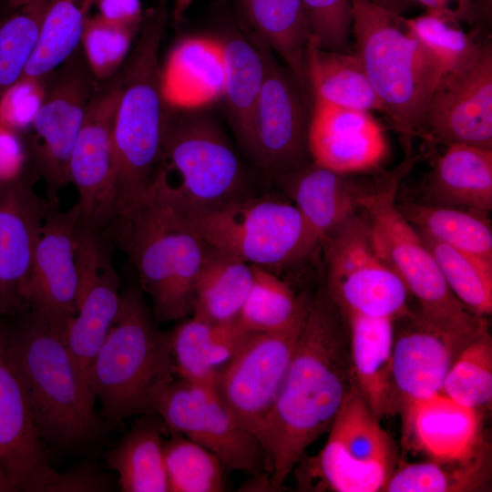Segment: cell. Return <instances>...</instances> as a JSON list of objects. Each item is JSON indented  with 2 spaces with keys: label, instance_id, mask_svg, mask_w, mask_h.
Returning a JSON list of instances; mask_svg holds the SVG:
<instances>
[{
  "label": "cell",
  "instance_id": "cell-1",
  "mask_svg": "<svg viewBox=\"0 0 492 492\" xmlns=\"http://www.w3.org/2000/svg\"><path fill=\"white\" fill-rule=\"evenodd\" d=\"M354 381L347 320L321 286L279 395L261 428L269 491H281L306 449L327 433Z\"/></svg>",
  "mask_w": 492,
  "mask_h": 492
},
{
  "label": "cell",
  "instance_id": "cell-2",
  "mask_svg": "<svg viewBox=\"0 0 492 492\" xmlns=\"http://www.w3.org/2000/svg\"><path fill=\"white\" fill-rule=\"evenodd\" d=\"M168 6V0H158L144 16L132 49L117 73L119 97L112 130L117 212L146 193L162 161L168 105L159 51Z\"/></svg>",
  "mask_w": 492,
  "mask_h": 492
},
{
  "label": "cell",
  "instance_id": "cell-3",
  "mask_svg": "<svg viewBox=\"0 0 492 492\" xmlns=\"http://www.w3.org/2000/svg\"><path fill=\"white\" fill-rule=\"evenodd\" d=\"M8 354L42 440L75 446L96 432L95 396L65 342L39 312L5 317Z\"/></svg>",
  "mask_w": 492,
  "mask_h": 492
},
{
  "label": "cell",
  "instance_id": "cell-4",
  "mask_svg": "<svg viewBox=\"0 0 492 492\" xmlns=\"http://www.w3.org/2000/svg\"><path fill=\"white\" fill-rule=\"evenodd\" d=\"M102 232L132 262L152 300L155 322L192 313L196 279L210 246L176 210L143 196L118 211Z\"/></svg>",
  "mask_w": 492,
  "mask_h": 492
},
{
  "label": "cell",
  "instance_id": "cell-5",
  "mask_svg": "<svg viewBox=\"0 0 492 492\" xmlns=\"http://www.w3.org/2000/svg\"><path fill=\"white\" fill-rule=\"evenodd\" d=\"M175 379L169 333L157 329L138 290H125L89 374L103 417L118 423L135 415H158L160 398Z\"/></svg>",
  "mask_w": 492,
  "mask_h": 492
},
{
  "label": "cell",
  "instance_id": "cell-6",
  "mask_svg": "<svg viewBox=\"0 0 492 492\" xmlns=\"http://www.w3.org/2000/svg\"><path fill=\"white\" fill-rule=\"evenodd\" d=\"M354 50L393 128L405 142L424 135L433 90L443 73L409 33L405 18L367 0H351Z\"/></svg>",
  "mask_w": 492,
  "mask_h": 492
},
{
  "label": "cell",
  "instance_id": "cell-7",
  "mask_svg": "<svg viewBox=\"0 0 492 492\" xmlns=\"http://www.w3.org/2000/svg\"><path fill=\"white\" fill-rule=\"evenodd\" d=\"M145 195L180 214H195L247 195L245 174L215 122L175 114L168 106L162 161Z\"/></svg>",
  "mask_w": 492,
  "mask_h": 492
},
{
  "label": "cell",
  "instance_id": "cell-8",
  "mask_svg": "<svg viewBox=\"0 0 492 492\" xmlns=\"http://www.w3.org/2000/svg\"><path fill=\"white\" fill-rule=\"evenodd\" d=\"M404 160L383 173L379 188L366 207L374 244L420 305L419 313L448 330L474 333L486 317L470 312L451 292L432 252L395 202L402 179L417 161L411 147Z\"/></svg>",
  "mask_w": 492,
  "mask_h": 492
},
{
  "label": "cell",
  "instance_id": "cell-9",
  "mask_svg": "<svg viewBox=\"0 0 492 492\" xmlns=\"http://www.w3.org/2000/svg\"><path fill=\"white\" fill-rule=\"evenodd\" d=\"M179 214L210 247L272 272L299 264L321 245L295 205L276 196L247 194L203 212Z\"/></svg>",
  "mask_w": 492,
  "mask_h": 492
},
{
  "label": "cell",
  "instance_id": "cell-10",
  "mask_svg": "<svg viewBox=\"0 0 492 492\" xmlns=\"http://www.w3.org/2000/svg\"><path fill=\"white\" fill-rule=\"evenodd\" d=\"M328 432L319 453L304 454L294 466L298 490L382 491L395 469L396 446L370 409L355 380Z\"/></svg>",
  "mask_w": 492,
  "mask_h": 492
},
{
  "label": "cell",
  "instance_id": "cell-11",
  "mask_svg": "<svg viewBox=\"0 0 492 492\" xmlns=\"http://www.w3.org/2000/svg\"><path fill=\"white\" fill-rule=\"evenodd\" d=\"M43 82L23 146L31 170L46 185L48 203L58 205L60 191L70 184V155L98 83L80 46Z\"/></svg>",
  "mask_w": 492,
  "mask_h": 492
},
{
  "label": "cell",
  "instance_id": "cell-12",
  "mask_svg": "<svg viewBox=\"0 0 492 492\" xmlns=\"http://www.w3.org/2000/svg\"><path fill=\"white\" fill-rule=\"evenodd\" d=\"M324 288L343 314L395 321L411 313L408 292L377 251L364 212L343 222L321 243Z\"/></svg>",
  "mask_w": 492,
  "mask_h": 492
},
{
  "label": "cell",
  "instance_id": "cell-13",
  "mask_svg": "<svg viewBox=\"0 0 492 492\" xmlns=\"http://www.w3.org/2000/svg\"><path fill=\"white\" fill-rule=\"evenodd\" d=\"M250 38L261 54L263 80L248 155L276 181L312 162L308 149L312 100L273 52L260 40Z\"/></svg>",
  "mask_w": 492,
  "mask_h": 492
},
{
  "label": "cell",
  "instance_id": "cell-14",
  "mask_svg": "<svg viewBox=\"0 0 492 492\" xmlns=\"http://www.w3.org/2000/svg\"><path fill=\"white\" fill-rule=\"evenodd\" d=\"M0 466L15 492L91 491V470L60 473L51 465L33 423L8 354V329L0 317Z\"/></svg>",
  "mask_w": 492,
  "mask_h": 492
},
{
  "label": "cell",
  "instance_id": "cell-15",
  "mask_svg": "<svg viewBox=\"0 0 492 492\" xmlns=\"http://www.w3.org/2000/svg\"><path fill=\"white\" fill-rule=\"evenodd\" d=\"M158 416L171 433L216 455L226 468L253 476L266 473L260 440L239 422L213 384L176 377L160 398Z\"/></svg>",
  "mask_w": 492,
  "mask_h": 492
},
{
  "label": "cell",
  "instance_id": "cell-16",
  "mask_svg": "<svg viewBox=\"0 0 492 492\" xmlns=\"http://www.w3.org/2000/svg\"><path fill=\"white\" fill-rule=\"evenodd\" d=\"M305 315L282 331L250 333L216 376L214 386L222 401L259 440L283 384Z\"/></svg>",
  "mask_w": 492,
  "mask_h": 492
},
{
  "label": "cell",
  "instance_id": "cell-17",
  "mask_svg": "<svg viewBox=\"0 0 492 492\" xmlns=\"http://www.w3.org/2000/svg\"><path fill=\"white\" fill-rule=\"evenodd\" d=\"M114 248L101 231L79 223L76 238L77 313L64 342L88 384L92 364L121 302L120 279L113 261Z\"/></svg>",
  "mask_w": 492,
  "mask_h": 492
},
{
  "label": "cell",
  "instance_id": "cell-18",
  "mask_svg": "<svg viewBox=\"0 0 492 492\" xmlns=\"http://www.w3.org/2000/svg\"><path fill=\"white\" fill-rule=\"evenodd\" d=\"M423 138L492 149V46L482 40L465 64L441 74L427 105Z\"/></svg>",
  "mask_w": 492,
  "mask_h": 492
},
{
  "label": "cell",
  "instance_id": "cell-19",
  "mask_svg": "<svg viewBox=\"0 0 492 492\" xmlns=\"http://www.w3.org/2000/svg\"><path fill=\"white\" fill-rule=\"evenodd\" d=\"M118 97L117 74L98 83L69 159L80 221L99 231L117 212L112 130Z\"/></svg>",
  "mask_w": 492,
  "mask_h": 492
},
{
  "label": "cell",
  "instance_id": "cell-20",
  "mask_svg": "<svg viewBox=\"0 0 492 492\" xmlns=\"http://www.w3.org/2000/svg\"><path fill=\"white\" fill-rule=\"evenodd\" d=\"M80 210L50 205L36 246L28 285L29 307L47 320L63 341L77 313L78 272L76 254Z\"/></svg>",
  "mask_w": 492,
  "mask_h": 492
},
{
  "label": "cell",
  "instance_id": "cell-21",
  "mask_svg": "<svg viewBox=\"0 0 492 492\" xmlns=\"http://www.w3.org/2000/svg\"><path fill=\"white\" fill-rule=\"evenodd\" d=\"M33 171L0 178V317L29 309L27 285L49 203L38 195Z\"/></svg>",
  "mask_w": 492,
  "mask_h": 492
},
{
  "label": "cell",
  "instance_id": "cell-22",
  "mask_svg": "<svg viewBox=\"0 0 492 492\" xmlns=\"http://www.w3.org/2000/svg\"><path fill=\"white\" fill-rule=\"evenodd\" d=\"M399 320L403 323L394 332L392 382L402 415L441 392L456 358L487 321L475 333H462L434 324L412 311Z\"/></svg>",
  "mask_w": 492,
  "mask_h": 492
},
{
  "label": "cell",
  "instance_id": "cell-23",
  "mask_svg": "<svg viewBox=\"0 0 492 492\" xmlns=\"http://www.w3.org/2000/svg\"><path fill=\"white\" fill-rule=\"evenodd\" d=\"M370 112L313 100L308 127L312 161L346 174L379 170L388 143L383 127Z\"/></svg>",
  "mask_w": 492,
  "mask_h": 492
},
{
  "label": "cell",
  "instance_id": "cell-24",
  "mask_svg": "<svg viewBox=\"0 0 492 492\" xmlns=\"http://www.w3.org/2000/svg\"><path fill=\"white\" fill-rule=\"evenodd\" d=\"M359 175L337 172L312 161L276 181L322 243L347 220L364 212L376 193L383 173L374 179Z\"/></svg>",
  "mask_w": 492,
  "mask_h": 492
},
{
  "label": "cell",
  "instance_id": "cell-25",
  "mask_svg": "<svg viewBox=\"0 0 492 492\" xmlns=\"http://www.w3.org/2000/svg\"><path fill=\"white\" fill-rule=\"evenodd\" d=\"M401 416L404 446L431 460L466 459L488 444L482 429V411L441 392L415 404Z\"/></svg>",
  "mask_w": 492,
  "mask_h": 492
},
{
  "label": "cell",
  "instance_id": "cell-26",
  "mask_svg": "<svg viewBox=\"0 0 492 492\" xmlns=\"http://www.w3.org/2000/svg\"><path fill=\"white\" fill-rule=\"evenodd\" d=\"M343 315L349 327L354 378L361 394L379 420L398 414L392 382L395 321L357 313Z\"/></svg>",
  "mask_w": 492,
  "mask_h": 492
},
{
  "label": "cell",
  "instance_id": "cell-27",
  "mask_svg": "<svg viewBox=\"0 0 492 492\" xmlns=\"http://www.w3.org/2000/svg\"><path fill=\"white\" fill-rule=\"evenodd\" d=\"M423 202L488 214L492 210V149L452 144L423 189Z\"/></svg>",
  "mask_w": 492,
  "mask_h": 492
},
{
  "label": "cell",
  "instance_id": "cell-28",
  "mask_svg": "<svg viewBox=\"0 0 492 492\" xmlns=\"http://www.w3.org/2000/svg\"><path fill=\"white\" fill-rule=\"evenodd\" d=\"M225 82L221 42L193 36L181 41L162 71V92L170 108L190 110L223 95Z\"/></svg>",
  "mask_w": 492,
  "mask_h": 492
},
{
  "label": "cell",
  "instance_id": "cell-29",
  "mask_svg": "<svg viewBox=\"0 0 492 492\" xmlns=\"http://www.w3.org/2000/svg\"><path fill=\"white\" fill-rule=\"evenodd\" d=\"M249 333L237 320L214 323L192 316L169 333L176 377L214 384Z\"/></svg>",
  "mask_w": 492,
  "mask_h": 492
},
{
  "label": "cell",
  "instance_id": "cell-30",
  "mask_svg": "<svg viewBox=\"0 0 492 492\" xmlns=\"http://www.w3.org/2000/svg\"><path fill=\"white\" fill-rule=\"evenodd\" d=\"M236 2L250 30V36L276 52L310 97L305 78L304 54L312 32L302 0Z\"/></svg>",
  "mask_w": 492,
  "mask_h": 492
},
{
  "label": "cell",
  "instance_id": "cell-31",
  "mask_svg": "<svg viewBox=\"0 0 492 492\" xmlns=\"http://www.w3.org/2000/svg\"><path fill=\"white\" fill-rule=\"evenodd\" d=\"M304 71L312 101L383 113L382 102L355 52L327 50L312 37L304 54Z\"/></svg>",
  "mask_w": 492,
  "mask_h": 492
},
{
  "label": "cell",
  "instance_id": "cell-32",
  "mask_svg": "<svg viewBox=\"0 0 492 492\" xmlns=\"http://www.w3.org/2000/svg\"><path fill=\"white\" fill-rule=\"evenodd\" d=\"M220 42L225 67L222 97L234 135L248 154L263 80L262 57L259 47L251 38L231 36Z\"/></svg>",
  "mask_w": 492,
  "mask_h": 492
},
{
  "label": "cell",
  "instance_id": "cell-33",
  "mask_svg": "<svg viewBox=\"0 0 492 492\" xmlns=\"http://www.w3.org/2000/svg\"><path fill=\"white\" fill-rule=\"evenodd\" d=\"M253 277L252 265L210 246L194 286L193 316L214 323L236 321Z\"/></svg>",
  "mask_w": 492,
  "mask_h": 492
},
{
  "label": "cell",
  "instance_id": "cell-34",
  "mask_svg": "<svg viewBox=\"0 0 492 492\" xmlns=\"http://www.w3.org/2000/svg\"><path fill=\"white\" fill-rule=\"evenodd\" d=\"M158 415H144L105 460L118 477L123 492H169L162 426Z\"/></svg>",
  "mask_w": 492,
  "mask_h": 492
},
{
  "label": "cell",
  "instance_id": "cell-35",
  "mask_svg": "<svg viewBox=\"0 0 492 492\" xmlns=\"http://www.w3.org/2000/svg\"><path fill=\"white\" fill-rule=\"evenodd\" d=\"M491 446H485L461 460L407 463L395 468L384 492H474L488 490L491 483Z\"/></svg>",
  "mask_w": 492,
  "mask_h": 492
},
{
  "label": "cell",
  "instance_id": "cell-36",
  "mask_svg": "<svg viewBox=\"0 0 492 492\" xmlns=\"http://www.w3.org/2000/svg\"><path fill=\"white\" fill-rule=\"evenodd\" d=\"M397 207L420 234L492 262L488 214L425 202H405Z\"/></svg>",
  "mask_w": 492,
  "mask_h": 492
},
{
  "label": "cell",
  "instance_id": "cell-37",
  "mask_svg": "<svg viewBox=\"0 0 492 492\" xmlns=\"http://www.w3.org/2000/svg\"><path fill=\"white\" fill-rule=\"evenodd\" d=\"M95 0H50L36 48L19 82H42L80 46Z\"/></svg>",
  "mask_w": 492,
  "mask_h": 492
},
{
  "label": "cell",
  "instance_id": "cell-38",
  "mask_svg": "<svg viewBox=\"0 0 492 492\" xmlns=\"http://www.w3.org/2000/svg\"><path fill=\"white\" fill-rule=\"evenodd\" d=\"M254 277L237 321L248 333L282 331L302 318L310 298L297 295L275 272L253 266Z\"/></svg>",
  "mask_w": 492,
  "mask_h": 492
},
{
  "label": "cell",
  "instance_id": "cell-39",
  "mask_svg": "<svg viewBox=\"0 0 492 492\" xmlns=\"http://www.w3.org/2000/svg\"><path fill=\"white\" fill-rule=\"evenodd\" d=\"M50 0H6L0 15V102L20 80Z\"/></svg>",
  "mask_w": 492,
  "mask_h": 492
},
{
  "label": "cell",
  "instance_id": "cell-40",
  "mask_svg": "<svg viewBox=\"0 0 492 492\" xmlns=\"http://www.w3.org/2000/svg\"><path fill=\"white\" fill-rule=\"evenodd\" d=\"M420 235L454 295L476 315H490L492 262Z\"/></svg>",
  "mask_w": 492,
  "mask_h": 492
},
{
  "label": "cell",
  "instance_id": "cell-41",
  "mask_svg": "<svg viewBox=\"0 0 492 492\" xmlns=\"http://www.w3.org/2000/svg\"><path fill=\"white\" fill-rule=\"evenodd\" d=\"M441 393L482 411L492 400V338L486 323L456 358Z\"/></svg>",
  "mask_w": 492,
  "mask_h": 492
},
{
  "label": "cell",
  "instance_id": "cell-42",
  "mask_svg": "<svg viewBox=\"0 0 492 492\" xmlns=\"http://www.w3.org/2000/svg\"><path fill=\"white\" fill-rule=\"evenodd\" d=\"M169 492H220L225 490L220 459L186 436L172 433L163 439Z\"/></svg>",
  "mask_w": 492,
  "mask_h": 492
},
{
  "label": "cell",
  "instance_id": "cell-43",
  "mask_svg": "<svg viewBox=\"0 0 492 492\" xmlns=\"http://www.w3.org/2000/svg\"><path fill=\"white\" fill-rule=\"evenodd\" d=\"M141 26L108 20L97 13L87 18L80 47L97 83L112 78L127 60Z\"/></svg>",
  "mask_w": 492,
  "mask_h": 492
},
{
  "label": "cell",
  "instance_id": "cell-44",
  "mask_svg": "<svg viewBox=\"0 0 492 492\" xmlns=\"http://www.w3.org/2000/svg\"><path fill=\"white\" fill-rule=\"evenodd\" d=\"M409 33L432 55L447 72L467 62L478 50L482 40L466 34L460 23L437 14L405 19Z\"/></svg>",
  "mask_w": 492,
  "mask_h": 492
},
{
  "label": "cell",
  "instance_id": "cell-45",
  "mask_svg": "<svg viewBox=\"0 0 492 492\" xmlns=\"http://www.w3.org/2000/svg\"><path fill=\"white\" fill-rule=\"evenodd\" d=\"M312 37L322 48L353 53L351 0H302Z\"/></svg>",
  "mask_w": 492,
  "mask_h": 492
},
{
  "label": "cell",
  "instance_id": "cell-46",
  "mask_svg": "<svg viewBox=\"0 0 492 492\" xmlns=\"http://www.w3.org/2000/svg\"><path fill=\"white\" fill-rule=\"evenodd\" d=\"M97 14L124 25L141 26L144 15L140 0H95Z\"/></svg>",
  "mask_w": 492,
  "mask_h": 492
},
{
  "label": "cell",
  "instance_id": "cell-47",
  "mask_svg": "<svg viewBox=\"0 0 492 492\" xmlns=\"http://www.w3.org/2000/svg\"><path fill=\"white\" fill-rule=\"evenodd\" d=\"M420 3L430 13L437 14L446 18L473 24L476 14L471 0H415Z\"/></svg>",
  "mask_w": 492,
  "mask_h": 492
},
{
  "label": "cell",
  "instance_id": "cell-48",
  "mask_svg": "<svg viewBox=\"0 0 492 492\" xmlns=\"http://www.w3.org/2000/svg\"><path fill=\"white\" fill-rule=\"evenodd\" d=\"M382 8L401 14L413 5L415 0H367Z\"/></svg>",
  "mask_w": 492,
  "mask_h": 492
},
{
  "label": "cell",
  "instance_id": "cell-49",
  "mask_svg": "<svg viewBox=\"0 0 492 492\" xmlns=\"http://www.w3.org/2000/svg\"><path fill=\"white\" fill-rule=\"evenodd\" d=\"M471 2L474 5L476 20L485 22L491 20L492 0H471Z\"/></svg>",
  "mask_w": 492,
  "mask_h": 492
},
{
  "label": "cell",
  "instance_id": "cell-50",
  "mask_svg": "<svg viewBox=\"0 0 492 492\" xmlns=\"http://www.w3.org/2000/svg\"><path fill=\"white\" fill-rule=\"evenodd\" d=\"M192 3L193 0H173L172 18L179 21Z\"/></svg>",
  "mask_w": 492,
  "mask_h": 492
},
{
  "label": "cell",
  "instance_id": "cell-51",
  "mask_svg": "<svg viewBox=\"0 0 492 492\" xmlns=\"http://www.w3.org/2000/svg\"><path fill=\"white\" fill-rule=\"evenodd\" d=\"M0 492H15L14 487L0 466Z\"/></svg>",
  "mask_w": 492,
  "mask_h": 492
}]
</instances>
